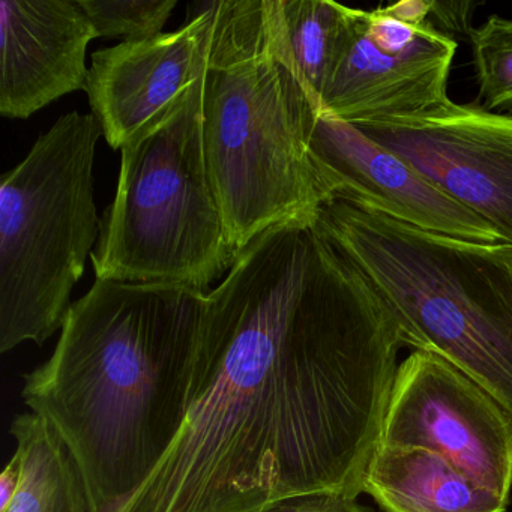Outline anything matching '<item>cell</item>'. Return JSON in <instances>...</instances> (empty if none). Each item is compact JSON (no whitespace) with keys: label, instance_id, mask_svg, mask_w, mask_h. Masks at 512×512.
Here are the masks:
<instances>
[{"label":"cell","instance_id":"1","mask_svg":"<svg viewBox=\"0 0 512 512\" xmlns=\"http://www.w3.org/2000/svg\"><path fill=\"white\" fill-rule=\"evenodd\" d=\"M404 346L382 296L313 221L269 227L206 295L184 427L112 512L358 499Z\"/></svg>","mask_w":512,"mask_h":512},{"label":"cell","instance_id":"2","mask_svg":"<svg viewBox=\"0 0 512 512\" xmlns=\"http://www.w3.org/2000/svg\"><path fill=\"white\" fill-rule=\"evenodd\" d=\"M206 295L97 280L26 374L23 400L70 452L92 512L133 494L184 427Z\"/></svg>","mask_w":512,"mask_h":512},{"label":"cell","instance_id":"3","mask_svg":"<svg viewBox=\"0 0 512 512\" xmlns=\"http://www.w3.org/2000/svg\"><path fill=\"white\" fill-rule=\"evenodd\" d=\"M317 115L290 55L281 0H217L203 145L236 253L269 227L316 221L329 202L311 151Z\"/></svg>","mask_w":512,"mask_h":512},{"label":"cell","instance_id":"4","mask_svg":"<svg viewBox=\"0 0 512 512\" xmlns=\"http://www.w3.org/2000/svg\"><path fill=\"white\" fill-rule=\"evenodd\" d=\"M317 229L370 280L404 344L436 353L512 413V245L466 241L344 200Z\"/></svg>","mask_w":512,"mask_h":512},{"label":"cell","instance_id":"5","mask_svg":"<svg viewBox=\"0 0 512 512\" xmlns=\"http://www.w3.org/2000/svg\"><path fill=\"white\" fill-rule=\"evenodd\" d=\"M203 77L122 148L115 200L91 254L97 280L208 293L232 268L238 253L203 145Z\"/></svg>","mask_w":512,"mask_h":512},{"label":"cell","instance_id":"6","mask_svg":"<svg viewBox=\"0 0 512 512\" xmlns=\"http://www.w3.org/2000/svg\"><path fill=\"white\" fill-rule=\"evenodd\" d=\"M100 122L67 113L41 134L0 187V352L46 343L100 236L94 163Z\"/></svg>","mask_w":512,"mask_h":512},{"label":"cell","instance_id":"7","mask_svg":"<svg viewBox=\"0 0 512 512\" xmlns=\"http://www.w3.org/2000/svg\"><path fill=\"white\" fill-rule=\"evenodd\" d=\"M379 445L436 452L511 500L512 413L436 353L412 350L398 365Z\"/></svg>","mask_w":512,"mask_h":512},{"label":"cell","instance_id":"8","mask_svg":"<svg viewBox=\"0 0 512 512\" xmlns=\"http://www.w3.org/2000/svg\"><path fill=\"white\" fill-rule=\"evenodd\" d=\"M353 125V124H352ZM512 245V116L445 100L355 124Z\"/></svg>","mask_w":512,"mask_h":512},{"label":"cell","instance_id":"9","mask_svg":"<svg viewBox=\"0 0 512 512\" xmlns=\"http://www.w3.org/2000/svg\"><path fill=\"white\" fill-rule=\"evenodd\" d=\"M311 151L325 179L329 202L344 200L452 238L487 244L503 242L490 224L349 122L319 113L311 134Z\"/></svg>","mask_w":512,"mask_h":512},{"label":"cell","instance_id":"10","mask_svg":"<svg viewBox=\"0 0 512 512\" xmlns=\"http://www.w3.org/2000/svg\"><path fill=\"white\" fill-rule=\"evenodd\" d=\"M214 20L215 2H206L179 31L92 55L86 92L110 148L122 151L205 76Z\"/></svg>","mask_w":512,"mask_h":512},{"label":"cell","instance_id":"11","mask_svg":"<svg viewBox=\"0 0 512 512\" xmlns=\"http://www.w3.org/2000/svg\"><path fill=\"white\" fill-rule=\"evenodd\" d=\"M97 37L79 0L0 2V115L28 119L86 91V53Z\"/></svg>","mask_w":512,"mask_h":512},{"label":"cell","instance_id":"12","mask_svg":"<svg viewBox=\"0 0 512 512\" xmlns=\"http://www.w3.org/2000/svg\"><path fill=\"white\" fill-rule=\"evenodd\" d=\"M359 10L343 53L323 89L320 112L349 124L424 112L448 100L454 38L428 26L421 40L400 55L377 49Z\"/></svg>","mask_w":512,"mask_h":512},{"label":"cell","instance_id":"13","mask_svg":"<svg viewBox=\"0 0 512 512\" xmlns=\"http://www.w3.org/2000/svg\"><path fill=\"white\" fill-rule=\"evenodd\" d=\"M383 512H506L503 499L436 452L377 445L362 482Z\"/></svg>","mask_w":512,"mask_h":512},{"label":"cell","instance_id":"14","mask_svg":"<svg viewBox=\"0 0 512 512\" xmlns=\"http://www.w3.org/2000/svg\"><path fill=\"white\" fill-rule=\"evenodd\" d=\"M11 434L22 481L5 512H92L73 457L44 419L34 413L17 416Z\"/></svg>","mask_w":512,"mask_h":512},{"label":"cell","instance_id":"15","mask_svg":"<svg viewBox=\"0 0 512 512\" xmlns=\"http://www.w3.org/2000/svg\"><path fill=\"white\" fill-rule=\"evenodd\" d=\"M359 10L329 0H281L296 70L320 112L323 89L343 53Z\"/></svg>","mask_w":512,"mask_h":512},{"label":"cell","instance_id":"16","mask_svg":"<svg viewBox=\"0 0 512 512\" xmlns=\"http://www.w3.org/2000/svg\"><path fill=\"white\" fill-rule=\"evenodd\" d=\"M469 40L484 109L512 112V20L490 16Z\"/></svg>","mask_w":512,"mask_h":512},{"label":"cell","instance_id":"17","mask_svg":"<svg viewBox=\"0 0 512 512\" xmlns=\"http://www.w3.org/2000/svg\"><path fill=\"white\" fill-rule=\"evenodd\" d=\"M98 38H122L124 43L163 34L176 0H79Z\"/></svg>","mask_w":512,"mask_h":512},{"label":"cell","instance_id":"18","mask_svg":"<svg viewBox=\"0 0 512 512\" xmlns=\"http://www.w3.org/2000/svg\"><path fill=\"white\" fill-rule=\"evenodd\" d=\"M263 512H373L355 497L341 494H308L290 497L269 506Z\"/></svg>","mask_w":512,"mask_h":512},{"label":"cell","instance_id":"19","mask_svg":"<svg viewBox=\"0 0 512 512\" xmlns=\"http://www.w3.org/2000/svg\"><path fill=\"white\" fill-rule=\"evenodd\" d=\"M475 4L470 2H433L430 16L446 32H472L470 20ZM448 35V34H446Z\"/></svg>","mask_w":512,"mask_h":512},{"label":"cell","instance_id":"20","mask_svg":"<svg viewBox=\"0 0 512 512\" xmlns=\"http://www.w3.org/2000/svg\"><path fill=\"white\" fill-rule=\"evenodd\" d=\"M433 2H424V0H407V2H398L395 5L383 8L389 16L409 23V25H425L428 23V17L431 14Z\"/></svg>","mask_w":512,"mask_h":512},{"label":"cell","instance_id":"21","mask_svg":"<svg viewBox=\"0 0 512 512\" xmlns=\"http://www.w3.org/2000/svg\"><path fill=\"white\" fill-rule=\"evenodd\" d=\"M20 481H22V463L19 455L14 454L0 475V512L7 511L10 503L13 502L14 496L19 491Z\"/></svg>","mask_w":512,"mask_h":512}]
</instances>
